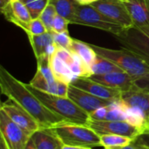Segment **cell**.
Segmentation results:
<instances>
[{
    "instance_id": "f546056e",
    "label": "cell",
    "mask_w": 149,
    "mask_h": 149,
    "mask_svg": "<svg viewBox=\"0 0 149 149\" xmlns=\"http://www.w3.org/2000/svg\"><path fill=\"white\" fill-rule=\"evenodd\" d=\"M107 113V107H102L93 112L91 114H89L91 120H105L106 116Z\"/></svg>"
},
{
    "instance_id": "d6a6232c",
    "label": "cell",
    "mask_w": 149,
    "mask_h": 149,
    "mask_svg": "<svg viewBox=\"0 0 149 149\" xmlns=\"http://www.w3.org/2000/svg\"><path fill=\"white\" fill-rule=\"evenodd\" d=\"M79 4H92L98 0H76Z\"/></svg>"
},
{
    "instance_id": "9c48e42d",
    "label": "cell",
    "mask_w": 149,
    "mask_h": 149,
    "mask_svg": "<svg viewBox=\"0 0 149 149\" xmlns=\"http://www.w3.org/2000/svg\"><path fill=\"white\" fill-rule=\"evenodd\" d=\"M91 5L125 29L134 25L130 14L121 0H98Z\"/></svg>"
},
{
    "instance_id": "6da1fadb",
    "label": "cell",
    "mask_w": 149,
    "mask_h": 149,
    "mask_svg": "<svg viewBox=\"0 0 149 149\" xmlns=\"http://www.w3.org/2000/svg\"><path fill=\"white\" fill-rule=\"evenodd\" d=\"M0 89L2 94L31 115L41 128H52L68 123L45 107L27 88L26 84L13 77L3 65H0Z\"/></svg>"
},
{
    "instance_id": "7402d4cb",
    "label": "cell",
    "mask_w": 149,
    "mask_h": 149,
    "mask_svg": "<svg viewBox=\"0 0 149 149\" xmlns=\"http://www.w3.org/2000/svg\"><path fill=\"white\" fill-rule=\"evenodd\" d=\"M134 141L132 138L118 134L100 135L101 147L105 149H120L130 145Z\"/></svg>"
},
{
    "instance_id": "44dd1931",
    "label": "cell",
    "mask_w": 149,
    "mask_h": 149,
    "mask_svg": "<svg viewBox=\"0 0 149 149\" xmlns=\"http://www.w3.org/2000/svg\"><path fill=\"white\" fill-rule=\"evenodd\" d=\"M50 3L54 6L59 16L67 19L70 24L72 23L79 3L76 0H50Z\"/></svg>"
},
{
    "instance_id": "836d02e7",
    "label": "cell",
    "mask_w": 149,
    "mask_h": 149,
    "mask_svg": "<svg viewBox=\"0 0 149 149\" xmlns=\"http://www.w3.org/2000/svg\"><path fill=\"white\" fill-rule=\"evenodd\" d=\"M10 3V0H0V10H3V8H5Z\"/></svg>"
},
{
    "instance_id": "2e32d148",
    "label": "cell",
    "mask_w": 149,
    "mask_h": 149,
    "mask_svg": "<svg viewBox=\"0 0 149 149\" xmlns=\"http://www.w3.org/2000/svg\"><path fill=\"white\" fill-rule=\"evenodd\" d=\"M31 139L36 149H61L64 147L52 127L38 129L31 135Z\"/></svg>"
},
{
    "instance_id": "277c9868",
    "label": "cell",
    "mask_w": 149,
    "mask_h": 149,
    "mask_svg": "<svg viewBox=\"0 0 149 149\" xmlns=\"http://www.w3.org/2000/svg\"><path fill=\"white\" fill-rule=\"evenodd\" d=\"M52 128L64 145L88 148L101 147L100 136L88 126L65 123Z\"/></svg>"
},
{
    "instance_id": "4dcf8cb0",
    "label": "cell",
    "mask_w": 149,
    "mask_h": 149,
    "mask_svg": "<svg viewBox=\"0 0 149 149\" xmlns=\"http://www.w3.org/2000/svg\"><path fill=\"white\" fill-rule=\"evenodd\" d=\"M58 91H57V95L59 97H64V98H68V90H69V86L70 84L63 82V81H58Z\"/></svg>"
},
{
    "instance_id": "8fae6325",
    "label": "cell",
    "mask_w": 149,
    "mask_h": 149,
    "mask_svg": "<svg viewBox=\"0 0 149 149\" xmlns=\"http://www.w3.org/2000/svg\"><path fill=\"white\" fill-rule=\"evenodd\" d=\"M68 98L88 114H91L100 107L109 106L114 101L98 98L71 84L68 90Z\"/></svg>"
},
{
    "instance_id": "d4e9b609",
    "label": "cell",
    "mask_w": 149,
    "mask_h": 149,
    "mask_svg": "<svg viewBox=\"0 0 149 149\" xmlns=\"http://www.w3.org/2000/svg\"><path fill=\"white\" fill-rule=\"evenodd\" d=\"M30 11L32 19L39 18L41 13L50 3V0H21Z\"/></svg>"
},
{
    "instance_id": "30bf717a",
    "label": "cell",
    "mask_w": 149,
    "mask_h": 149,
    "mask_svg": "<svg viewBox=\"0 0 149 149\" xmlns=\"http://www.w3.org/2000/svg\"><path fill=\"white\" fill-rule=\"evenodd\" d=\"M0 110H3L8 117L30 137L41 128L38 122L31 115L12 101L2 102Z\"/></svg>"
},
{
    "instance_id": "8992f818",
    "label": "cell",
    "mask_w": 149,
    "mask_h": 149,
    "mask_svg": "<svg viewBox=\"0 0 149 149\" xmlns=\"http://www.w3.org/2000/svg\"><path fill=\"white\" fill-rule=\"evenodd\" d=\"M72 24L97 28L110 32L113 36L120 34L125 30L121 25L105 16L91 4L78 3Z\"/></svg>"
},
{
    "instance_id": "5bb4252c",
    "label": "cell",
    "mask_w": 149,
    "mask_h": 149,
    "mask_svg": "<svg viewBox=\"0 0 149 149\" xmlns=\"http://www.w3.org/2000/svg\"><path fill=\"white\" fill-rule=\"evenodd\" d=\"M1 12L7 21L14 24L24 31L32 19L29 10L21 0L10 2L5 8L1 10Z\"/></svg>"
},
{
    "instance_id": "3957f363",
    "label": "cell",
    "mask_w": 149,
    "mask_h": 149,
    "mask_svg": "<svg viewBox=\"0 0 149 149\" xmlns=\"http://www.w3.org/2000/svg\"><path fill=\"white\" fill-rule=\"evenodd\" d=\"M97 55L109 59L123 72L129 74L134 80L149 73V66L134 52L123 48L121 50L108 49L89 44Z\"/></svg>"
},
{
    "instance_id": "ffe728a7",
    "label": "cell",
    "mask_w": 149,
    "mask_h": 149,
    "mask_svg": "<svg viewBox=\"0 0 149 149\" xmlns=\"http://www.w3.org/2000/svg\"><path fill=\"white\" fill-rule=\"evenodd\" d=\"M69 50L71 52L78 54L89 68L91 67L93 62L94 61V59L97 56L96 52L89 45L88 43H85V42H82V41H80L79 39H75V38H73Z\"/></svg>"
},
{
    "instance_id": "d590c367",
    "label": "cell",
    "mask_w": 149,
    "mask_h": 149,
    "mask_svg": "<svg viewBox=\"0 0 149 149\" xmlns=\"http://www.w3.org/2000/svg\"><path fill=\"white\" fill-rule=\"evenodd\" d=\"M61 149H93L88 148H80V147H72V146H66L64 145V147Z\"/></svg>"
},
{
    "instance_id": "74e56055",
    "label": "cell",
    "mask_w": 149,
    "mask_h": 149,
    "mask_svg": "<svg viewBox=\"0 0 149 149\" xmlns=\"http://www.w3.org/2000/svg\"><path fill=\"white\" fill-rule=\"evenodd\" d=\"M142 134H149V121L148 122L147 126L145 127V128L142 131Z\"/></svg>"
},
{
    "instance_id": "ac0fdd59",
    "label": "cell",
    "mask_w": 149,
    "mask_h": 149,
    "mask_svg": "<svg viewBox=\"0 0 149 149\" xmlns=\"http://www.w3.org/2000/svg\"><path fill=\"white\" fill-rule=\"evenodd\" d=\"M50 66L56 80L71 84L76 78H78L72 73L70 66L55 54L50 59Z\"/></svg>"
},
{
    "instance_id": "4fadbf2b",
    "label": "cell",
    "mask_w": 149,
    "mask_h": 149,
    "mask_svg": "<svg viewBox=\"0 0 149 149\" xmlns=\"http://www.w3.org/2000/svg\"><path fill=\"white\" fill-rule=\"evenodd\" d=\"M89 79L106 86L127 92L134 88V79L125 72H116L107 74H93Z\"/></svg>"
},
{
    "instance_id": "83f0119b",
    "label": "cell",
    "mask_w": 149,
    "mask_h": 149,
    "mask_svg": "<svg viewBox=\"0 0 149 149\" xmlns=\"http://www.w3.org/2000/svg\"><path fill=\"white\" fill-rule=\"evenodd\" d=\"M52 35H53V42L58 46L62 47V48H65V49H68L69 50V48H70V46L72 45V42L73 38L70 37L68 31L60 32V33L52 32Z\"/></svg>"
},
{
    "instance_id": "603a6c76",
    "label": "cell",
    "mask_w": 149,
    "mask_h": 149,
    "mask_svg": "<svg viewBox=\"0 0 149 149\" xmlns=\"http://www.w3.org/2000/svg\"><path fill=\"white\" fill-rule=\"evenodd\" d=\"M90 69L92 74H98V75L116 72H123L117 65H115L109 59H107L99 55L96 56Z\"/></svg>"
},
{
    "instance_id": "f1b7e54d",
    "label": "cell",
    "mask_w": 149,
    "mask_h": 149,
    "mask_svg": "<svg viewBox=\"0 0 149 149\" xmlns=\"http://www.w3.org/2000/svg\"><path fill=\"white\" fill-rule=\"evenodd\" d=\"M70 24V22L67 19H65V17L57 14V16L55 17V19L53 21L52 31L57 32V33L68 31V24Z\"/></svg>"
},
{
    "instance_id": "cb8c5ba5",
    "label": "cell",
    "mask_w": 149,
    "mask_h": 149,
    "mask_svg": "<svg viewBox=\"0 0 149 149\" xmlns=\"http://www.w3.org/2000/svg\"><path fill=\"white\" fill-rule=\"evenodd\" d=\"M30 85L36 89H38L40 91H43L47 93L57 95L58 91V82L52 84L50 83L43 75H41L38 72H36L33 79L31 80Z\"/></svg>"
},
{
    "instance_id": "d6986e66",
    "label": "cell",
    "mask_w": 149,
    "mask_h": 149,
    "mask_svg": "<svg viewBox=\"0 0 149 149\" xmlns=\"http://www.w3.org/2000/svg\"><path fill=\"white\" fill-rule=\"evenodd\" d=\"M30 44L32 47L36 59L45 56L46 47L53 43V35L52 31H47L41 35L37 36H27Z\"/></svg>"
},
{
    "instance_id": "f35d334b",
    "label": "cell",
    "mask_w": 149,
    "mask_h": 149,
    "mask_svg": "<svg viewBox=\"0 0 149 149\" xmlns=\"http://www.w3.org/2000/svg\"><path fill=\"white\" fill-rule=\"evenodd\" d=\"M147 2H148V4L149 6V0H147Z\"/></svg>"
},
{
    "instance_id": "e575fe53",
    "label": "cell",
    "mask_w": 149,
    "mask_h": 149,
    "mask_svg": "<svg viewBox=\"0 0 149 149\" xmlns=\"http://www.w3.org/2000/svg\"><path fill=\"white\" fill-rule=\"evenodd\" d=\"M25 149H36V147H35V145H34V143L31 138H30V140H29V141L25 147Z\"/></svg>"
},
{
    "instance_id": "9a60e30c",
    "label": "cell",
    "mask_w": 149,
    "mask_h": 149,
    "mask_svg": "<svg viewBox=\"0 0 149 149\" xmlns=\"http://www.w3.org/2000/svg\"><path fill=\"white\" fill-rule=\"evenodd\" d=\"M121 101L127 107L142 111L149 120V93L133 88L127 92H122Z\"/></svg>"
},
{
    "instance_id": "4316f807",
    "label": "cell",
    "mask_w": 149,
    "mask_h": 149,
    "mask_svg": "<svg viewBox=\"0 0 149 149\" xmlns=\"http://www.w3.org/2000/svg\"><path fill=\"white\" fill-rule=\"evenodd\" d=\"M45 32H47V30L40 18L31 19L27 26V29L25 30V33L27 34V36H37L44 34Z\"/></svg>"
},
{
    "instance_id": "484cf974",
    "label": "cell",
    "mask_w": 149,
    "mask_h": 149,
    "mask_svg": "<svg viewBox=\"0 0 149 149\" xmlns=\"http://www.w3.org/2000/svg\"><path fill=\"white\" fill-rule=\"evenodd\" d=\"M57 14L58 13H57L54 6L52 4H51V3H49L45 7V9L44 10V11L41 13L39 18L43 22V24H45L47 31H52L53 21H54L55 17L57 16Z\"/></svg>"
},
{
    "instance_id": "5b68a950",
    "label": "cell",
    "mask_w": 149,
    "mask_h": 149,
    "mask_svg": "<svg viewBox=\"0 0 149 149\" xmlns=\"http://www.w3.org/2000/svg\"><path fill=\"white\" fill-rule=\"evenodd\" d=\"M114 38L123 48L136 54L149 66V24H134Z\"/></svg>"
},
{
    "instance_id": "60d3db41",
    "label": "cell",
    "mask_w": 149,
    "mask_h": 149,
    "mask_svg": "<svg viewBox=\"0 0 149 149\" xmlns=\"http://www.w3.org/2000/svg\"><path fill=\"white\" fill-rule=\"evenodd\" d=\"M148 121H149V120H148Z\"/></svg>"
},
{
    "instance_id": "1f68e13d",
    "label": "cell",
    "mask_w": 149,
    "mask_h": 149,
    "mask_svg": "<svg viewBox=\"0 0 149 149\" xmlns=\"http://www.w3.org/2000/svg\"><path fill=\"white\" fill-rule=\"evenodd\" d=\"M120 149H149L148 147H146L145 145L140 143L138 141L134 140L130 145L127 146V147H124Z\"/></svg>"
},
{
    "instance_id": "52a82bcc",
    "label": "cell",
    "mask_w": 149,
    "mask_h": 149,
    "mask_svg": "<svg viewBox=\"0 0 149 149\" xmlns=\"http://www.w3.org/2000/svg\"><path fill=\"white\" fill-rule=\"evenodd\" d=\"M0 135L8 149H25L31 138L3 110H0Z\"/></svg>"
},
{
    "instance_id": "ba28073f",
    "label": "cell",
    "mask_w": 149,
    "mask_h": 149,
    "mask_svg": "<svg viewBox=\"0 0 149 149\" xmlns=\"http://www.w3.org/2000/svg\"><path fill=\"white\" fill-rule=\"evenodd\" d=\"M100 136L103 134H118L135 140L141 134V131L125 120H94L88 125Z\"/></svg>"
},
{
    "instance_id": "ab89813d",
    "label": "cell",
    "mask_w": 149,
    "mask_h": 149,
    "mask_svg": "<svg viewBox=\"0 0 149 149\" xmlns=\"http://www.w3.org/2000/svg\"><path fill=\"white\" fill-rule=\"evenodd\" d=\"M12 1H16V0H10V2H12Z\"/></svg>"
},
{
    "instance_id": "7a4b0ae2",
    "label": "cell",
    "mask_w": 149,
    "mask_h": 149,
    "mask_svg": "<svg viewBox=\"0 0 149 149\" xmlns=\"http://www.w3.org/2000/svg\"><path fill=\"white\" fill-rule=\"evenodd\" d=\"M27 88L51 112L64 118L68 123L88 126L91 120L89 114L78 107L69 98L59 97L36 89L30 84H26Z\"/></svg>"
},
{
    "instance_id": "7c38bea8",
    "label": "cell",
    "mask_w": 149,
    "mask_h": 149,
    "mask_svg": "<svg viewBox=\"0 0 149 149\" xmlns=\"http://www.w3.org/2000/svg\"><path fill=\"white\" fill-rule=\"evenodd\" d=\"M71 85L104 100H120L122 93V92L119 89L106 86L102 84L93 81L89 78L78 77L71 83Z\"/></svg>"
},
{
    "instance_id": "8d00e7d4",
    "label": "cell",
    "mask_w": 149,
    "mask_h": 149,
    "mask_svg": "<svg viewBox=\"0 0 149 149\" xmlns=\"http://www.w3.org/2000/svg\"><path fill=\"white\" fill-rule=\"evenodd\" d=\"M0 149H8L5 142H4L3 138L1 135H0Z\"/></svg>"
},
{
    "instance_id": "e0dca14e",
    "label": "cell",
    "mask_w": 149,
    "mask_h": 149,
    "mask_svg": "<svg viewBox=\"0 0 149 149\" xmlns=\"http://www.w3.org/2000/svg\"><path fill=\"white\" fill-rule=\"evenodd\" d=\"M126 5L134 25L149 24V6L147 0H121Z\"/></svg>"
}]
</instances>
